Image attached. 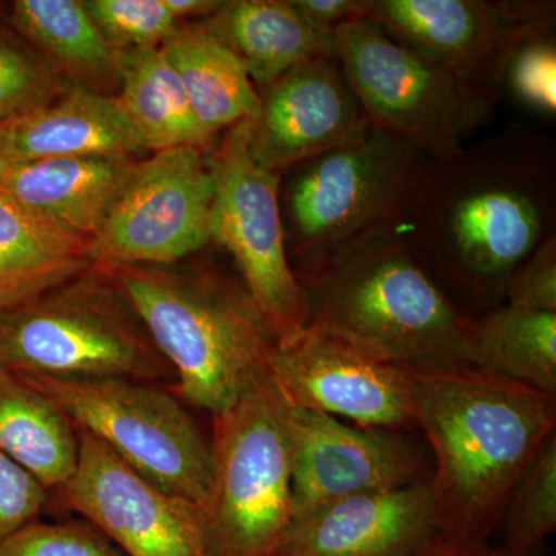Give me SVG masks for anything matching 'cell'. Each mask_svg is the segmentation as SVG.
Instances as JSON below:
<instances>
[{"mask_svg": "<svg viewBox=\"0 0 556 556\" xmlns=\"http://www.w3.org/2000/svg\"><path fill=\"white\" fill-rule=\"evenodd\" d=\"M555 208L554 139L510 124L430 160L405 229L450 285L493 309L511 274L555 236Z\"/></svg>", "mask_w": 556, "mask_h": 556, "instance_id": "cell-1", "label": "cell"}, {"mask_svg": "<svg viewBox=\"0 0 556 556\" xmlns=\"http://www.w3.org/2000/svg\"><path fill=\"white\" fill-rule=\"evenodd\" d=\"M504 303L556 313V239L544 241L508 278Z\"/></svg>", "mask_w": 556, "mask_h": 556, "instance_id": "cell-32", "label": "cell"}, {"mask_svg": "<svg viewBox=\"0 0 556 556\" xmlns=\"http://www.w3.org/2000/svg\"><path fill=\"white\" fill-rule=\"evenodd\" d=\"M68 87L21 36L0 31V124L47 108Z\"/></svg>", "mask_w": 556, "mask_h": 556, "instance_id": "cell-28", "label": "cell"}, {"mask_svg": "<svg viewBox=\"0 0 556 556\" xmlns=\"http://www.w3.org/2000/svg\"><path fill=\"white\" fill-rule=\"evenodd\" d=\"M434 457L439 532L490 541L511 490L556 437V396L471 364L402 367Z\"/></svg>", "mask_w": 556, "mask_h": 556, "instance_id": "cell-2", "label": "cell"}, {"mask_svg": "<svg viewBox=\"0 0 556 556\" xmlns=\"http://www.w3.org/2000/svg\"><path fill=\"white\" fill-rule=\"evenodd\" d=\"M311 27L336 35L348 22L368 17L371 0H289Z\"/></svg>", "mask_w": 556, "mask_h": 556, "instance_id": "cell-34", "label": "cell"}, {"mask_svg": "<svg viewBox=\"0 0 556 556\" xmlns=\"http://www.w3.org/2000/svg\"><path fill=\"white\" fill-rule=\"evenodd\" d=\"M135 163L130 156H61L11 164L0 175V192L90 241Z\"/></svg>", "mask_w": 556, "mask_h": 556, "instance_id": "cell-19", "label": "cell"}, {"mask_svg": "<svg viewBox=\"0 0 556 556\" xmlns=\"http://www.w3.org/2000/svg\"><path fill=\"white\" fill-rule=\"evenodd\" d=\"M181 79L193 113L212 138L257 118L260 94L247 68L201 22H182L160 47Z\"/></svg>", "mask_w": 556, "mask_h": 556, "instance_id": "cell-23", "label": "cell"}, {"mask_svg": "<svg viewBox=\"0 0 556 556\" xmlns=\"http://www.w3.org/2000/svg\"><path fill=\"white\" fill-rule=\"evenodd\" d=\"M288 402L273 380L214 416L200 507L211 556H278L294 518Z\"/></svg>", "mask_w": 556, "mask_h": 556, "instance_id": "cell-7", "label": "cell"}, {"mask_svg": "<svg viewBox=\"0 0 556 556\" xmlns=\"http://www.w3.org/2000/svg\"><path fill=\"white\" fill-rule=\"evenodd\" d=\"M0 556H126L89 522L33 521L0 541Z\"/></svg>", "mask_w": 556, "mask_h": 556, "instance_id": "cell-30", "label": "cell"}, {"mask_svg": "<svg viewBox=\"0 0 556 556\" xmlns=\"http://www.w3.org/2000/svg\"><path fill=\"white\" fill-rule=\"evenodd\" d=\"M121 104L150 152L211 149L181 79L159 49L115 51Z\"/></svg>", "mask_w": 556, "mask_h": 556, "instance_id": "cell-25", "label": "cell"}, {"mask_svg": "<svg viewBox=\"0 0 556 556\" xmlns=\"http://www.w3.org/2000/svg\"><path fill=\"white\" fill-rule=\"evenodd\" d=\"M11 24L70 86L109 93L118 86L115 51L102 38L84 0H17Z\"/></svg>", "mask_w": 556, "mask_h": 556, "instance_id": "cell-24", "label": "cell"}, {"mask_svg": "<svg viewBox=\"0 0 556 556\" xmlns=\"http://www.w3.org/2000/svg\"><path fill=\"white\" fill-rule=\"evenodd\" d=\"M270 380L292 408L348 417L364 428L415 426L404 368L320 325L278 342Z\"/></svg>", "mask_w": 556, "mask_h": 556, "instance_id": "cell-14", "label": "cell"}, {"mask_svg": "<svg viewBox=\"0 0 556 556\" xmlns=\"http://www.w3.org/2000/svg\"><path fill=\"white\" fill-rule=\"evenodd\" d=\"M78 430L75 473L62 503L126 556H211L197 504L164 492L93 434Z\"/></svg>", "mask_w": 556, "mask_h": 556, "instance_id": "cell-13", "label": "cell"}, {"mask_svg": "<svg viewBox=\"0 0 556 556\" xmlns=\"http://www.w3.org/2000/svg\"><path fill=\"white\" fill-rule=\"evenodd\" d=\"M439 538L430 478L314 508L292 521L278 556H416Z\"/></svg>", "mask_w": 556, "mask_h": 556, "instance_id": "cell-17", "label": "cell"}, {"mask_svg": "<svg viewBox=\"0 0 556 556\" xmlns=\"http://www.w3.org/2000/svg\"><path fill=\"white\" fill-rule=\"evenodd\" d=\"M0 367L27 378L127 379L175 386L112 274L91 266L20 306L0 311Z\"/></svg>", "mask_w": 556, "mask_h": 556, "instance_id": "cell-6", "label": "cell"}, {"mask_svg": "<svg viewBox=\"0 0 556 556\" xmlns=\"http://www.w3.org/2000/svg\"><path fill=\"white\" fill-rule=\"evenodd\" d=\"M496 530L497 546L538 551L556 530V437L544 445L508 496ZM495 530V532H496Z\"/></svg>", "mask_w": 556, "mask_h": 556, "instance_id": "cell-27", "label": "cell"}, {"mask_svg": "<svg viewBox=\"0 0 556 556\" xmlns=\"http://www.w3.org/2000/svg\"><path fill=\"white\" fill-rule=\"evenodd\" d=\"M91 266L89 240L0 192V311L30 302Z\"/></svg>", "mask_w": 556, "mask_h": 556, "instance_id": "cell-21", "label": "cell"}, {"mask_svg": "<svg viewBox=\"0 0 556 556\" xmlns=\"http://www.w3.org/2000/svg\"><path fill=\"white\" fill-rule=\"evenodd\" d=\"M368 20L496 105L525 40L555 31V2L371 0Z\"/></svg>", "mask_w": 556, "mask_h": 556, "instance_id": "cell-12", "label": "cell"}, {"mask_svg": "<svg viewBox=\"0 0 556 556\" xmlns=\"http://www.w3.org/2000/svg\"><path fill=\"white\" fill-rule=\"evenodd\" d=\"M430 156L369 123L356 137L280 175L288 257L299 270L357 241L405 229Z\"/></svg>", "mask_w": 556, "mask_h": 556, "instance_id": "cell-5", "label": "cell"}, {"mask_svg": "<svg viewBox=\"0 0 556 556\" xmlns=\"http://www.w3.org/2000/svg\"><path fill=\"white\" fill-rule=\"evenodd\" d=\"M9 166H11L9 153H7L5 142H3L2 130H0V175H2Z\"/></svg>", "mask_w": 556, "mask_h": 556, "instance_id": "cell-37", "label": "cell"}, {"mask_svg": "<svg viewBox=\"0 0 556 556\" xmlns=\"http://www.w3.org/2000/svg\"><path fill=\"white\" fill-rule=\"evenodd\" d=\"M0 453L47 490L75 473L79 437L64 409L10 369L0 367Z\"/></svg>", "mask_w": 556, "mask_h": 556, "instance_id": "cell-22", "label": "cell"}, {"mask_svg": "<svg viewBox=\"0 0 556 556\" xmlns=\"http://www.w3.org/2000/svg\"><path fill=\"white\" fill-rule=\"evenodd\" d=\"M21 378L53 399L76 428L100 439L141 477L203 506L211 444L167 387L127 379Z\"/></svg>", "mask_w": 556, "mask_h": 556, "instance_id": "cell-9", "label": "cell"}, {"mask_svg": "<svg viewBox=\"0 0 556 556\" xmlns=\"http://www.w3.org/2000/svg\"><path fill=\"white\" fill-rule=\"evenodd\" d=\"M265 89L289 70L314 58H338L336 36L311 27L289 0H226L201 21Z\"/></svg>", "mask_w": 556, "mask_h": 556, "instance_id": "cell-20", "label": "cell"}, {"mask_svg": "<svg viewBox=\"0 0 556 556\" xmlns=\"http://www.w3.org/2000/svg\"><path fill=\"white\" fill-rule=\"evenodd\" d=\"M289 422L292 521L340 497L431 478L422 455L391 430L350 427L338 417L292 407Z\"/></svg>", "mask_w": 556, "mask_h": 556, "instance_id": "cell-15", "label": "cell"}, {"mask_svg": "<svg viewBox=\"0 0 556 556\" xmlns=\"http://www.w3.org/2000/svg\"><path fill=\"white\" fill-rule=\"evenodd\" d=\"M251 121L230 127L225 141L212 153L215 195L208 233L211 241L236 260L241 281L281 342L306 327L308 302L285 243L278 201L280 174L263 169L252 159Z\"/></svg>", "mask_w": 556, "mask_h": 556, "instance_id": "cell-11", "label": "cell"}, {"mask_svg": "<svg viewBox=\"0 0 556 556\" xmlns=\"http://www.w3.org/2000/svg\"><path fill=\"white\" fill-rule=\"evenodd\" d=\"M416 556H541V554L540 548L532 552H514L497 546L492 541H460L441 536Z\"/></svg>", "mask_w": 556, "mask_h": 556, "instance_id": "cell-35", "label": "cell"}, {"mask_svg": "<svg viewBox=\"0 0 556 556\" xmlns=\"http://www.w3.org/2000/svg\"><path fill=\"white\" fill-rule=\"evenodd\" d=\"M473 365L556 396V313L504 305L471 325Z\"/></svg>", "mask_w": 556, "mask_h": 556, "instance_id": "cell-26", "label": "cell"}, {"mask_svg": "<svg viewBox=\"0 0 556 556\" xmlns=\"http://www.w3.org/2000/svg\"><path fill=\"white\" fill-rule=\"evenodd\" d=\"M249 152L260 167L283 174L356 137L369 121L338 58H314L258 90Z\"/></svg>", "mask_w": 556, "mask_h": 556, "instance_id": "cell-16", "label": "cell"}, {"mask_svg": "<svg viewBox=\"0 0 556 556\" xmlns=\"http://www.w3.org/2000/svg\"><path fill=\"white\" fill-rule=\"evenodd\" d=\"M84 5L113 51L159 49L181 24L166 0H84Z\"/></svg>", "mask_w": 556, "mask_h": 556, "instance_id": "cell-29", "label": "cell"}, {"mask_svg": "<svg viewBox=\"0 0 556 556\" xmlns=\"http://www.w3.org/2000/svg\"><path fill=\"white\" fill-rule=\"evenodd\" d=\"M11 164L61 156H130L148 152L118 94L83 86L47 108L0 124Z\"/></svg>", "mask_w": 556, "mask_h": 556, "instance_id": "cell-18", "label": "cell"}, {"mask_svg": "<svg viewBox=\"0 0 556 556\" xmlns=\"http://www.w3.org/2000/svg\"><path fill=\"white\" fill-rule=\"evenodd\" d=\"M504 87L526 108L555 116V31L527 39L515 50L504 75Z\"/></svg>", "mask_w": 556, "mask_h": 556, "instance_id": "cell-31", "label": "cell"}, {"mask_svg": "<svg viewBox=\"0 0 556 556\" xmlns=\"http://www.w3.org/2000/svg\"><path fill=\"white\" fill-rule=\"evenodd\" d=\"M49 500V490L0 453V541L33 521Z\"/></svg>", "mask_w": 556, "mask_h": 556, "instance_id": "cell-33", "label": "cell"}, {"mask_svg": "<svg viewBox=\"0 0 556 556\" xmlns=\"http://www.w3.org/2000/svg\"><path fill=\"white\" fill-rule=\"evenodd\" d=\"M225 0H166L167 9L175 20L189 22V20H207L225 7Z\"/></svg>", "mask_w": 556, "mask_h": 556, "instance_id": "cell-36", "label": "cell"}, {"mask_svg": "<svg viewBox=\"0 0 556 556\" xmlns=\"http://www.w3.org/2000/svg\"><path fill=\"white\" fill-rule=\"evenodd\" d=\"M338 61L369 123L447 159L492 118L495 105L452 73L388 35L378 22L336 31Z\"/></svg>", "mask_w": 556, "mask_h": 556, "instance_id": "cell-8", "label": "cell"}, {"mask_svg": "<svg viewBox=\"0 0 556 556\" xmlns=\"http://www.w3.org/2000/svg\"><path fill=\"white\" fill-rule=\"evenodd\" d=\"M108 270L188 404L222 415L269 382L278 336L243 281L212 268Z\"/></svg>", "mask_w": 556, "mask_h": 556, "instance_id": "cell-3", "label": "cell"}, {"mask_svg": "<svg viewBox=\"0 0 556 556\" xmlns=\"http://www.w3.org/2000/svg\"><path fill=\"white\" fill-rule=\"evenodd\" d=\"M211 150L178 148L137 161L89 241L94 266H170L211 241Z\"/></svg>", "mask_w": 556, "mask_h": 556, "instance_id": "cell-10", "label": "cell"}, {"mask_svg": "<svg viewBox=\"0 0 556 556\" xmlns=\"http://www.w3.org/2000/svg\"><path fill=\"white\" fill-rule=\"evenodd\" d=\"M295 276L308 324L372 356L399 367L473 365V318L431 280L402 230L339 249Z\"/></svg>", "mask_w": 556, "mask_h": 556, "instance_id": "cell-4", "label": "cell"}]
</instances>
